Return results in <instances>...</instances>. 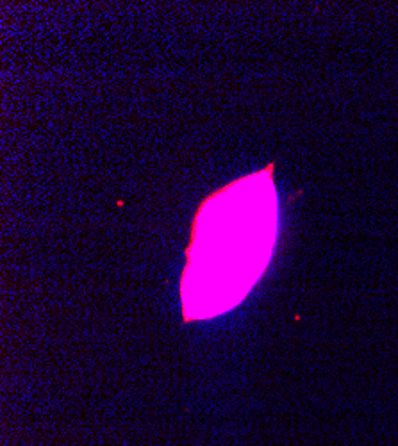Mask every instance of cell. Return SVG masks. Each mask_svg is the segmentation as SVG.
<instances>
[{
	"label": "cell",
	"mask_w": 398,
	"mask_h": 446,
	"mask_svg": "<svg viewBox=\"0 0 398 446\" xmlns=\"http://www.w3.org/2000/svg\"><path fill=\"white\" fill-rule=\"evenodd\" d=\"M275 225L271 168L236 180L202 203L184 271L187 316H216L245 298L270 261Z\"/></svg>",
	"instance_id": "6da1fadb"
}]
</instances>
